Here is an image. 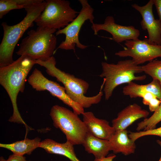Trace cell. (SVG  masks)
<instances>
[{
  "instance_id": "6da1fadb",
  "label": "cell",
  "mask_w": 161,
  "mask_h": 161,
  "mask_svg": "<svg viewBox=\"0 0 161 161\" xmlns=\"http://www.w3.org/2000/svg\"><path fill=\"white\" fill-rule=\"evenodd\" d=\"M36 60L23 55L12 64L0 67V83L7 91L13 106V112L9 120L10 122L27 126L18 110L17 99L19 93L24 92L27 76L36 64Z\"/></svg>"
},
{
  "instance_id": "7a4b0ae2",
  "label": "cell",
  "mask_w": 161,
  "mask_h": 161,
  "mask_svg": "<svg viewBox=\"0 0 161 161\" xmlns=\"http://www.w3.org/2000/svg\"><path fill=\"white\" fill-rule=\"evenodd\" d=\"M46 3V1L41 0L25 7L26 16L16 24L10 26L5 22L1 23L3 35L0 45V67L14 61L13 56L16 44L24 32L33 26V22L44 10Z\"/></svg>"
},
{
  "instance_id": "3957f363",
  "label": "cell",
  "mask_w": 161,
  "mask_h": 161,
  "mask_svg": "<svg viewBox=\"0 0 161 161\" xmlns=\"http://www.w3.org/2000/svg\"><path fill=\"white\" fill-rule=\"evenodd\" d=\"M36 64L44 67L49 75L55 77L57 81L62 83L67 95L83 108L89 107L100 101L103 95L102 91H100L97 95L92 97L86 96L84 94L87 92L89 86L88 83L57 68L55 59L53 56L46 61L37 60Z\"/></svg>"
},
{
  "instance_id": "277c9868",
  "label": "cell",
  "mask_w": 161,
  "mask_h": 161,
  "mask_svg": "<svg viewBox=\"0 0 161 161\" xmlns=\"http://www.w3.org/2000/svg\"><path fill=\"white\" fill-rule=\"evenodd\" d=\"M56 30L41 27L31 30L21 41L16 54L36 60H47L52 56L56 48L57 38L53 34Z\"/></svg>"
},
{
  "instance_id": "5b68a950",
  "label": "cell",
  "mask_w": 161,
  "mask_h": 161,
  "mask_svg": "<svg viewBox=\"0 0 161 161\" xmlns=\"http://www.w3.org/2000/svg\"><path fill=\"white\" fill-rule=\"evenodd\" d=\"M101 64L102 72L99 76L104 79L103 91L106 100L109 99L117 86L134 80H143L146 77L145 75H135L143 72L141 66L135 64L132 59L120 61L116 64L102 62Z\"/></svg>"
},
{
  "instance_id": "8992f818",
  "label": "cell",
  "mask_w": 161,
  "mask_h": 161,
  "mask_svg": "<svg viewBox=\"0 0 161 161\" xmlns=\"http://www.w3.org/2000/svg\"><path fill=\"white\" fill-rule=\"evenodd\" d=\"M50 115L54 126L65 134L66 141L74 145L82 144L88 131L78 114L64 107L55 105L51 109Z\"/></svg>"
},
{
  "instance_id": "52a82bcc",
  "label": "cell",
  "mask_w": 161,
  "mask_h": 161,
  "mask_svg": "<svg viewBox=\"0 0 161 161\" xmlns=\"http://www.w3.org/2000/svg\"><path fill=\"white\" fill-rule=\"evenodd\" d=\"M44 8L34 21L38 27L60 30L72 21L79 12L65 0H47Z\"/></svg>"
},
{
  "instance_id": "ba28073f",
  "label": "cell",
  "mask_w": 161,
  "mask_h": 161,
  "mask_svg": "<svg viewBox=\"0 0 161 161\" xmlns=\"http://www.w3.org/2000/svg\"><path fill=\"white\" fill-rule=\"evenodd\" d=\"M81 9L77 17L73 20L64 28L58 30L56 35L61 34L65 35V38L62 41L57 49L75 51V47L80 49H84L88 46L81 44L79 40V35L80 29L85 21L89 20L94 23L95 18L93 13L94 9L87 0H79Z\"/></svg>"
},
{
  "instance_id": "9c48e42d",
  "label": "cell",
  "mask_w": 161,
  "mask_h": 161,
  "mask_svg": "<svg viewBox=\"0 0 161 161\" xmlns=\"http://www.w3.org/2000/svg\"><path fill=\"white\" fill-rule=\"evenodd\" d=\"M124 44L123 49L115 55L120 57H131L137 65L161 58V45L151 44L148 39L128 40L125 41Z\"/></svg>"
},
{
  "instance_id": "30bf717a",
  "label": "cell",
  "mask_w": 161,
  "mask_h": 161,
  "mask_svg": "<svg viewBox=\"0 0 161 161\" xmlns=\"http://www.w3.org/2000/svg\"><path fill=\"white\" fill-rule=\"evenodd\" d=\"M27 81L32 87L36 91H49L51 95L71 107L73 112L78 115L82 114L84 112V108L79 104L73 101L67 95L64 87L56 82L48 80L37 68L34 70L29 77Z\"/></svg>"
},
{
  "instance_id": "8fae6325",
  "label": "cell",
  "mask_w": 161,
  "mask_h": 161,
  "mask_svg": "<svg viewBox=\"0 0 161 161\" xmlns=\"http://www.w3.org/2000/svg\"><path fill=\"white\" fill-rule=\"evenodd\" d=\"M91 28L95 35H97L101 30L108 32L112 35V40L117 43L138 39L140 34L139 30L133 26H125L116 24L112 16H107L103 24H92Z\"/></svg>"
},
{
  "instance_id": "7c38bea8",
  "label": "cell",
  "mask_w": 161,
  "mask_h": 161,
  "mask_svg": "<svg viewBox=\"0 0 161 161\" xmlns=\"http://www.w3.org/2000/svg\"><path fill=\"white\" fill-rule=\"evenodd\" d=\"M153 0H150L145 5L140 6L136 4L132 7L141 14L140 24L142 29L148 32L149 42L151 44L161 45V22L155 19L153 12Z\"/></svg>"
},
{
  "instance_id": "4fadbf2b",
  "label": "cell",
  "mask_w": 161,
  "mask_h": 161,
  "mask_svg": "<svg viewBox=\"0 0 161 161\" xmlns=\"http://www.w3.org/2000/svg\"><path fill=\"white\" fill-rule=\"evenodd\" d=\"M149 114L148 111L137 104H130L119 112L117 117L112 120V126L115 131L126 129L136 120L146 118Z\"/></svg>"
},
{
  "instance_id": "5bb4252c",
  "label": "cell",
  "mask_w": 161,
  "mask_h": 161,
  "mask_svg": "<svg viewBox=\"0 0 161 161\" xmlns=\"http://www.w3.org/2000/svg\"><path fill=\"white\" fill-rule=\"evenodd\" d=\"M82 115L88 132L94 136L109 140L114 133L115 130L108 121L96 117L92 112H84Z\"/></svg>"
},
{
  "instance_id": "9a60e30c",
  "label": "cell",
  "mask_w": 161,
  "mask_h": 161,
  "mask_svg": "<svg viewBox=\"0 0 161 161\" xmlns=\"http://www.w3.org/2000/svg\"><path fill=\"white\" fill-rule=\"evenodd\" d=\"M122 92L124 95L131 98H142L143 103L148 106L151 112L155 111L161 103L160 100L146 89L143 85L139 84L133 81L128 83L123 88Z\"/></svg>"
},
{
  "instance_id": "2e32d148",
  "label": "cell",
  "mask_w": 161,
  "mask_h": 161,
  "mask_svg": "<svg viewBox=\"0 0 161 161\" xmlns=\"http://www.w3.org/2000/svg\"><path fill=\"white\" fill-rule=\"evenodd\" d=\"M126 129L115 131L109 140L111 151L114 153H121L128 155L134 153L136 149L135 141L130 138Z\"/></svg>"
},
{
  "instance_id": "e0dca14e",
  "label": "cell",
  "mask_w": 161,
  "mask_h": 161,
  "mask_svg": "<svg viewBox=\"0 0 161 161\" xmlns=\"http://www.w3.org/2000/svg\"><path fill=\"white\" fill-rule=\"evenodd\" d=\"M74 145L66 141L60 143L50 139H46L41 141L39 147L44 149L48 153L64 156L71 161H81L75 153Z\"/></svg>"
},
{
  "instance_id": "ac0fdd59",
  "label": "cell",
  "mask_w": 161,
  "mask_h": 161,
  "mask_svg": "<svg viewBox=\"0 0 161 161\" xmlns=\"http://www.w3.org/2000/svg\"><path fill=\"white\" fill-rule=\"evenodd\" d=\"M82 144L85 150L89 154H92L95 159L105 157L111 151V147L109 140L95 137L88 132Z\"/></svg>"
},
{
  "instance_id": "d6986e66",
  "label": "cell",
  "mask_w": 161,
  "mask_h": 161,
  "mask_svg": "<svg viewBox=\"0 0 161 161\" xmlns=\"http://www.w3.org/2000/svg\"><path fill=\"white\" fill-rule=\"evenodd\" d=\"M41 139L36 137L33 139L26 138L10 144H0V147L11 151L13 154L23 156L30 155L36 148L39 147Z\"/></svg>"
},
{
  "instance_id": "ffe728a7",
  "label": "cell",
  "mask_w": 161,
  "mask_h": 161,
  "mask_svg": "<svg viewBox=\"0 0 161 161\" xmlns=\"http://www.w3.org/2000/svg\"><path fill=\"white\" fill-rule=\"evenodd\" d=\"M41 0H0V19L11 10L25 8Z\"/></svg>"
},
{
  "instance_id": "44dd1931",
  "label": "cell",
  "mask_w": 161,
  "mask_h": 161,
  "mask_svg": "<svg viewBox=\"0 0 161 161\" xmlns=\"http://www.w3.org/2000/svg\"><path fill=\"white\" fill-rule=\"evenodd\" d=\"M160 100L161 103L159 107L153 114L149 118H145L143 121L138 123L136 128L137 131L155 129L156 125L161 121V100Z\"/></svg>"
},
{
  "instance_id": "7402d4cb",
  "label": "cell",
  "mask_w": 161,
  "mask_h": 161,
  "mask_svg": "<svg viewBox=\"0 0 161 161\" xmlns=\"http://www.w3.org/2000/svg\"><path fill=\"white\" fill-rule=\"evenodd\" d=\"M141 69L153 79L157 80L161 83V60H153L150 61L141 66Z\"/></svg>"
},
{
  "instance_id": "603a6c76",
  "label": "cell",
  "mask_w": 161,
  "mask_h": 161,
  "mask_svg": "<svg viewBox=\"0 0 161 161\" xmlns=\"http://www.w3.org/2000/svg\"><path fill=\"white\" fill-rule=\"evenodd\" d=\"M154 135L161 138V127L145 131H140L136 132L130 131L128 136L130 138L135 141L137 139L144 136Z\"/></svg>"
},
{
  "instance_id": "cb8c5ba5",
  "label": "cell",
  "mask_w": 161,
  "mask_h": 161,
  "mask_svg": "<svg viewBox=\"0 0 161 161\" xmlns=\"http://www.w3.org/2000/svg\"><path fill=\"white\" fill-rule=\"evenodd\" d=\"M146 89L161 100V83L158 80L153 79L150 83L143 85Z\"/></svg>"
},
{
  "instance_id": "d4e9b609",
  "label": "cell",
  "mask_w": 161,
  "mask_h": 161,
  "mask_svg": "<svg viewBox=\"0 0 161 161\" xmlns=\"http://www.w3.org/2000/svg\"><path fill=\"white\" fill-rule=\"evenodd\" d=\"M7 161H30L27 160L26 157L23 156L13 154L10 155Z\"/></svg>"
},
{
  "instance_id": "484cf974",
  "label": "cell",
  "mask_w": 161,
  "mask_h": 161,
  "mask_svg": "<svg viewBox=\"0 0 161 161\" xmlns=\"http://www.w3.org/2000/svg\"><path fill=\"white\" fill-rule=\"evenodd\" d=\"M154 5H155L161 22V0H153Z\"/></svg>"
},
{
  "instance_id": "4316f807",
  "label": "cell",
  "mask_w": 161,
  "mask_h": 161,
  "mask_svg": "<svg viewBox=\"0 0 161 161\" xmlns=\"http://www.w3.org/2000/svg\"><path fill=\"white\" fill-rule=\"evenodd\" d=\"M116 157L114 154H111L107 157L100 159H95L94 161H113V160Z\"/></svg>"
},
{
  "instance_id": "83f0119b",
  "label": "cell",
  "mask_w": 161,
  "mask_h": 161,
  "mask_svg": "<svg viewBox=\"0 0 161 161\" xmlns=\"http://www.w3.org/2000/svg\"><path fill=\"white\" fill-rule=\"evenodd\" d=\"M157 143L160 145L161 148V140H157ZM158 161H161V155L159 160Z\"/></svg>"
},
{
  "instance_id": "f1b7e54d",
  "label": "cell",
  "mask_w": 161,
  "mask_h": 161,
  "mask_svg": "<svg viewBox=\"0 0 161 161\" xmlns=\"http://www.w3.org/2000/svg\"><path fill=\"white\" fill-rule=\"evenodd\" d=\"M0 161H7L2 157H1L0 158Z\"/></svg>"
}]
</instances>
